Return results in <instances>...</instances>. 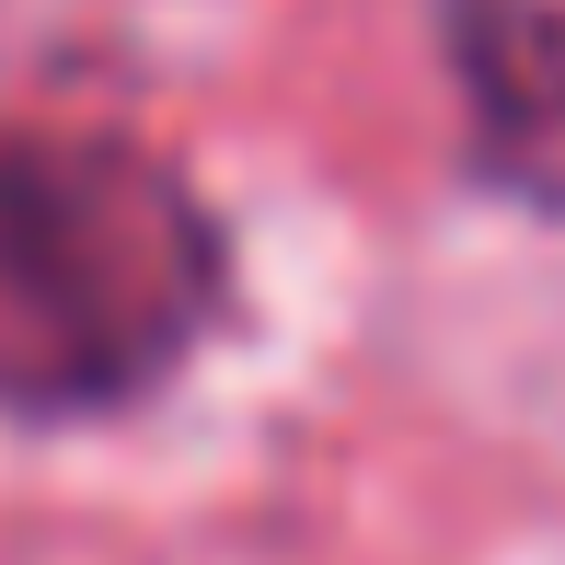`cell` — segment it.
Returning a JSON list of instances; mask_svg holds the SVG:
<instances>
[{
    "mask_svg": "<svg viewBox=\"0 0 565 565\" xmlns=\"http://www.w3.org/2000/svg\"><path fill=\"white\" fill-rule=\"evenodd\" d=\"M450 70L473 162L531 209H565V12L554 0H450Z\"/></svg>",
    "mask_w": 565,
    "mask_h": 565,
    "instance_id": "2",
    "label": "cell"
},
{
    "mask_svg": "<svg viewBox=\"0 0 565 565\" xmlns=\"http://www.w3.org/2000/svg\"><path fill=\"white\" fill-rule=\"evenodd\" d=\"M220 231L127 139H0V393L105 404L196 347Z\"/></svg>",
    "mask_w": 565,
    "mask_h": 565,
    "instance_id": "1",
    "label": "cell"
}]
</instances>
